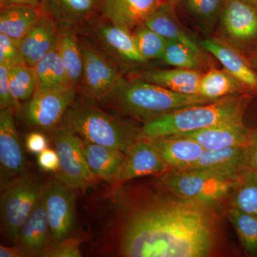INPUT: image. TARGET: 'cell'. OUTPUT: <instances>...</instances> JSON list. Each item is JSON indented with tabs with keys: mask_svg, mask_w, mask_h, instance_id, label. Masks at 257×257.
Instances as JSON below:
<instances>
[{
	"mask_svg": "<svg viewBox=\"0 0 257 257\" xmlns=\"http://www.w3.org/2000/svg\"><path fill=\"white\" fill-rule=\"evenodd\" d=\"M244 167L170 170L159 176L157 187L172 197L216 207L234 192Z\"/></svg>",
	"mask_w": 257,
	"mask_h": 257,
	"instance_id": "5b68a950",
	"label": "cell"
},
{
	"mask_svg": "<svg viewBox=\"0 0 257 257\" xmlns=\"http://www.w3.org/2000/svg\"><path fill=\"white\" fill-rule=\"evenodd\" d=\"M0 163L2 172L10 177L26 175V160L10 109L0 111Z\"/></svg>",
	"mask_w": 257,
	"mask_h": 257,
	"instance_id": "e0dca14e",
	"label": "cell"
},
{
	"mask_svg": "<svg viewBox=\"0 0 257 257\" xmlns=\"http://www.w3.org/2000/svg\"><path fill=\"white\" fill-rule=\"evenodd\" d=\"M84 67L83 92L96 101L107 94L119 82L121 74L116 64L86 41H80Z\"/></svg>",
	"mask_w": 257,
	"mask_h": 257,
	"instance_id": "8fae6325",
	"label": "cell"
},
{
	"mask_svg": "<svg viewBox=\"0 0 257 257\" xmlns=\"http://www.w3.org/2000/svg\"><path fill=\"white\" fill-rule=\"evenodd\" d=\"M163 0H103L100 10L103 18L131 32L145 21L165 3Z\"/></svg>",
	"mask_w": 257,
	"mask_h": 257,
	"instance_id": "2e32d148",
	"label": "cell"
},
{
	"mask_svg": "<svg viewBox=\"0 0 257 257\" xmlns=\"http://www.w3.org/2000/svg\"><path fill=\"white\" fill-rule=\"evenodd\" d=\"M158 194L128 199L116 196V248L126 257H206L219 236L216 207Z\"/></svg>",
	"mask_w": 257,
	"mask_h": 257,
	"instance_id": "6da1fadb",
	"label": "cell"
},
{
	"mask_svg": "<svg viewBox=\"0 0 257 257\" xmlns=\"http://www.w3.org/2000/svg\"><path fill=\"white\" fill-rule=\"evenodd\" d=\"M224 42L243 53L257 46V6L248 0H225L219 20Z\"/></svg>",
	"mask_w": 257,
	"mask_h": 257,
	"instance_id": "ba28073f",
	"label": "cell"
},
{
	"mask_svg": "<svg viewBox=\"0 0 257 257\" xmlns=\"http://www.w3.org/2000/svg\"><path fill=\"white\" fill-rule=\"evenodd\" d=\"M150 140L170 170L189 168L204 151L194 139L184 135H170Z\"/></svg>",
	"mask_w": 257,
	"mask_h": 257,
	"instance_id": "ac0fdd59",
	"label": "cell"
},
{
	"mask_svg": "<svg viewBox=\"0 0 257 257\" xmlns=\"http://www.w3.org/2000/svg\"><path fill=\"white\" fill-rule=\"evenodd\" d=\"M223 214L234 226L244 253L257 257V216L229 205L224 207Z\"/></svg>",
	"mask_w": 257,
	"mask_h": 257,
	"instance_id": "83f0119b",
	"label": "cell"
},
{
	"mask_svg": "<svg viewBox=\"0 0 257 257\" xmlns=\"http://www.w3.org/2000/svg\"><path fill=\"white\" fill-rule=\"evenodd\" d=\"M42 15L40 8L32 7L13 6L1 8L0 33L20 41L33 28Z\"/></svg>",
	"mask_w": 257,
	"mask_h": 257,
	"instance_id": "484cf974",
	"label": "cell"
},
{
	"mask_svg": "<svg viewBox=\"0 0 257 257\" xmlns=\"http://www.w3.org/2000/svg\"><path fill=\"white\" fill-rule=\"evenodd\" d=\"M250 3H252V4L256 5L257 6V0H248Z\"/></svg>",
	"mask_w": 257,
	"mask_h": 257,
	"instance_id": "f6af8a7d",
	"label": "cell"
},
{
	"mask_svg": "<svg viewBox=\"0 0 257 257\" xmlns=\"http://www.w3.org/2000/svg\"><path fill=\"white\" fill-rule=\"evenodd\" d=\"M168 171L170 168L162 160L151 140L143 136L128 149L116 182L123 183L138 177L160 176Z\"/></svg>",
	"mask_w": 257,
	"mask_h": 257,
	"instance_id": "7c38bea8",
	"label": "cell"
},
{
	"mask_svg": "<svg viewBox=\"0 0 257 257\" xmlns=\"http://www.w3.org/2000/svg\"><path fill=\"white\" fill-rule=\"evenodd\" d=\"M45 184L25 175L10 181L2 191L1 220L8 238L15 243L18 231L43 196Z\"/></svg>",
	"mask_w": 257,
	"mask_h": 257,
	"instance_id": "8992f818",
	"label": "cell"
},
{
	"mask_svg": "<svg viewBox=\"0 0 257 257\" xmlns=\"http://www.w3.org/2000/svg\"><path fill=\"white\" fill-rule=\"evenodd\" d=\"M40 0H0L1 8L6 7L24 6L40 8Z\"/></svg>",
	"mask_w": 257,
	"mask_h": 257,
	"instance_id": "b9f144b4",
	"label": "cell"
},
{
	"mask_svg": "<svg viewBox=\"0 0 257 257\" xmlns=\"http://www.w3.org/2000/svg\"><path fill=\"white\" fill-rule=\"evenodd\" d=\"M139 52L147 61L162 60L167 40L145 25L136 29L133 34Z\"/></svg>",
	"mask_w": 257,
	"mask_h": 257,
	"instance_id": "836d02e7",
	"label": "cell"
},
{
	"mask_svg": "<svg viewBox=\"0 0 257 257\" xmlns=\"http://www.w3.org/2000/svg\"><path fill=\"white\" fill-rule=\"evenodd\" d=\"M144 25L164 37L165 40L179 42L203 59L202 47L182 28L175 13V4L165 1L155 10Z\"/></svg>",
	"mask_w": 257,
	"mask_h": 257,
	"instance_id": "ffe728a7",
	"label": "cell"
},
{
	"mask_svg": "<svg viewBox=\"0 0 257 257\" xmlns=\"http://www.w3.org/2000/svg\"><path fill=\"white\" fill-rule=\"evenodd\" d=\"M37 163L46 172H56L60 168L58 155L55 150L47 148L37 157Z\"/></svg>",
	"mask_w": 257,
	"mask_h": 257,
	"instance_id": "f35d334b",
	"label": "cell"
},
{
	"mask_svg": "<svg viewBox=\"0 0 257 257\" xmlns=\"http://www.w3.org/2000/svg\"><path fill=\"white\" fill-rule=\"evenodd\" d=\"M162 60L175 68L202 71V59L185 45L167 40Z\"/></svg>",
	"mask_w": 257,
	"mask_h": 257,
	"instance_id": "e575fe53",
	"label": "cell"
},
{
	"mask_svg": "<svg viewBox=\"0 0 257 257\" xmlns=\"http://www.w3.org/2000/svg\"><path fill=\"white\" fill-rule=\"evenodd\" d=\"M96 36L111 57L127 63L140 64L147 61L139 52L133 34L109 23L98 27Z\"/></svg>",
	"mask_w": 257,
	"mask_h": 257,
	"instance_id": "44dd1931",
	"label": "cell"
},
{
	"mask_svg": "<svg viewBox=\"0 0 257 257\" xmlns=\"http://www.w3.org/2000/svg\"><path fill=\"white\" fill-rule=\"evenodd\" d=\"M25 64L19 47V41L0 33V64L10 69Z\"/></svg>",
	"mask_w": 257,
	"mask_h": 257,
	"instance_id": "d590c367",
	"label": "cell"
},
{
	"mask_svg": "<svg viewBox=\"0 0 257 257\" xmlns=\"http://www.w3.org/2000/svg\"><path fill=\"white\" fill-rule=\"evenodd\" d=\"M245 147L246 146L204 150L200 158L187 169L241 168L246 165Z\"/></svg>",
	"mask_w": 257,
	"mask_h": 257,
	"instance_id": "1f68e13d",
	"label": "cell"
},
{
	"mask_svg": "<svg viewBox=\"0 0 257 257\" xmlns=\"http://www.w3.org/2000/svg\"><path fill=\"white\" fill-rule=\"evenodd\" d=\"M54 143L60 168L56 178L72 189L88 187L96 178L82 151V140L62 125L54 130Z\"/></svg>",
	"mask_w": 257,
	"mask_h": 257,
	"instance_id": "9c48e42d",
	"label": "cell"
},
{
	"mask_svg": "<svg viewBox=\"0 0 257 257\" xmlns=\"http://www.w3.org/2000/svg\"><path fill=\"white\" fill-rule=\"evenodd\" d=\"M25 256H42L51 248V234L45 197L22 224L15 241Z\"/></svg>",
	"mask_w": 257,
	"mask_h": 257,
	"instance_id": "9a60e30c",
	"label": "cell"
},
{
	"mask_svg": "<svg viewBox=\"0 0 257 257\" xmlns=\"http://www.w3.org/2000/svg\"><path fill=\"white\" fill-rule=\"evenodd\" d=\"M32 69L36 75L37 89L71 86L57 47L35 64Z\"/></svg>",
	"mask_w": 257,
	"mask_h": 257,
	"instance_id": "f1b7e54d",
	"label": "cell"
},
{
	"mask_svg": "<svg viewBox=\"0 0 257 257\" xmlns=\"http://www.w3.org/2000/svg\"><path fill=\"white\" fill-rule=\"evenodd\" d=\"M252 55H257V46L256 47V49H255L254 52H253Z\"/></svg>",
	"mask_w": 257,
	"mask_h": 257,
	"instance_id": "7dc6e473",
	"label": "cell"
},
{
	"mask_svg": "<svg viewBox=\"0 0 257 257\" xmlns=\"http://www.w3.org/2000/svg\"><path fill=\"white\" fill-rule=\"evenodd\" d=\"M97 101L104 107L146 123L183 108L214 100L173 92L142 77L128 80L121 77L110 92Z\"/></svg>",
	"mask_w": 257,
	"mask_h": 257,
	"instance_id": "7a4b0ae2",
	"label": "cell"
},
{
	"mask_svg": "<svg viewBox=\"0 0 257 257\" xmlns=\"http://www.w3.org/2000/svg\"><path fill=\"white\" fill-rule=\"evenodd\" d=\"M202 71L175 68L153 69L142 74V78L173 92L184 94H198Z\"/></svg>",
	"mask_w": 257,
	"mask_h": 257,
	"instance_id": "cb8c5ba5",
	"label": "cell"
},
{
	"mask_svg": "<svg viewBox=\"0 0 257 257\" xmlns=\"http://www.w3.org/2000/svg\"><path fill=\"white\" fill-rule=\"evenodd\" d=\"M25 146L29 152L39 155L48 147V140L44 134L32 132L27 135Z\"/></svg>",
	"mask_w": 257,
	"mask_h": 257,
	"instance_id": "ab89813d",
	"label": "cell"
},
{
	"mask_svg": "<svg viewBox=\"0 0 257 257\" xmlns=\"http://www.w3.org/2000/svg\"><path fill=\"white\" fill-rule=\"evenodd\" d=\"M206 52L219 61L225 71L239 81L248 92L257 94V71L243 52L221 39L208 38L200 43Z\"/></svg>",
	"mask_w": 257,
	"mask_h": 257,
	"instance_id": "4fadbf2b",
	"label": "cell"
},
{
	"mask_svg": "<svg viewBox=\"0 0 257 257\" xmlns=\"http://www.w3.org/2000/svg\"><path fill=\"white\" fill-rule=\"evenodd\" d=\"M59 53L67 72L69 82L77 87L82 82L84 61L80 42L71 26H62L58 30Z\"/></svg>",
	"mask_w": 257,
	"mask_h": 257,
	"instance_id": "d4e9b609",
	"label": "cell"
},
{
	"mask_svg": "<svg viewBox=\"0 0 257 257\" xmlns=\"http://www.w3.org/2000/svg\"><path fill=\"white\" fill-rule=\"evenodd\" d=\"M96 1H97V2H98V3H99V4H100V5H101V2H102V1H103V0H96Z\"/></svg>",
	"mask_w": 257,
	"mask_h": 257,
	"instance_id": "c3c4849f",
	"label": "cell"
},
{
	"mask_svg": "<svg viewBox=\"0 0 257 257\" xmlns=\"http://www.w3.org/2000/svg\"><path fill=\"white\" fill-rule=\"evenodd\" d=\"M9 82L18 111L21 106L20 102L29 100L37 90L36 75L32 67L20 64L9 69Z\"/></svg>",
	"mask_w": 257,
	"mask_h": 257,
	"instance_id": "d6a6232c",
	"label": "cell"
},
{
	"mask_svg": "<svg viewBox=\"0 0 257 257\" xmlns=\"http://www.w3.org/2000/svg\"><path fill=\"white\" fill-rule=\"evenodd\" d=\"M82 240L79 238L69 237L59 243L58 244L49 248L44 253L43 256L46 257H80L82 253L80 251V243Z\"/></svg>",
	"mask_w": 257,
	"mask_h": 257,
	"instance_id": "8d00e7d4",
	"label": "cell"
},
{
	"mask_svg": "<svg viewBox=\"0 0 257 257\" xmlns=\"http://www.w3.org/2000/svg\"><path fill=\"white\" fill-rule=\"evenodd\" d=\"M77 92V88L72 86L37 89L28 102L20 106L17 112L30 127L55 130L60 126Z\"/></svg>",
	"mask_w": 257,
	"mask_h": 257,
	"instance_id": "52a82bcc",
	"label": "cell"
},
{
	"mask_svg": "<svg viewBox=\"0 0 257 257\" xmlns=\"http://www.w3.org/2000/svg\"><path fill=\"white\" fill-rule=\"evenodd\" d=\"M243 93L251 94L239 81L224 69H211L203 74L198 87V95L214 101Z\"/></svg>",
	"mask_w": 257,
	"mask_h": 257,
	"instance_id": "4316f807",
	"label": "cell"
},
{
	"mask_svg": "<svg viewBox=\"0 0 257 257\" xmlns=\"http://www.w3.org/2000/svg\"><path fill=\"white\" fill-rule=\"evenodd\" d=\"M82 151L94 177L106 181L117 180L126 158L125 152L84 140H82Z\"/></svg>",
	"mask_w": 257,
	"mask_h": 257,
	"instance_id": "7402d4cb",
	"label": "cell"
},
{
	"mask_svg": "<svg viewBox=\"0 0 257 257\" xmlns=\"http://www.w3.org/2000/svg\"><path fill=\"white\" fill-rule=\"evenodd\" d=\"M0 256L1 257H23L25 256L21 250L18 246L13 247L1 245L0 246Z\"/></svg>",
	"mask_w": 257,
	"mask_h": 257,
	"instance_id": "7bdbcfd3",
	"label": "cell"
},
{
	"mask_svg": "<svg viewBox=\"0 0 257 257\" xmlns=\"http://www.w3.org/2000/svg\"><path fill=\"white\" fill-rule=\"evenodd\" d=\"M99 8L96 0H41L40 5L42 14L62 26L71 27L87 21Z\"/></svg>",
	"mask_w": 257,
	"mask_h": 257,
	"instance_id": "603a6c76",
	"label": "cell"
},
{
	"mask_svg": "<svg viewBox=\"0 0 257 257\" xmlns=\"http://www.w3.org/2000/svg\"><path fill=\"white\" fill-rule=\"evenodd\" d=\"M178 1L179 0H169V2H171V3H173V4H175V3Z\"/></svg>",
	"mask_w": 257,
	"mask_h": 257,
	"instance_id": "bcb514c9",
	"label": "cell"
},
{
	"mask_svg": "<svg viewBox=\"0 0 257 257\" xmlns=\"http://www.w3.org/2000/svg\"><path fill=\"white\" fill-rule=\"evenodd\" d=\"M225 0H179L186 14L201 31L211 33L219 23Z\"/></svg>",
	"mask_w": 257,
	"mask_h": 257,
	"instance_id": "f546056e",
	"label": "cell"
},
{
	"mask_svg": "<svg viewBox=\"0 0 257 257\" xmlns=\"http://www.w3.org/2000/svg\"><path fill=\"white\" fill-rule=\"evenodd\" d=\"M58 45V30L55 22L42 14L37 23L19 41L25 63L33 67Z\"/></svg>",
	"mask_w": 257,
	"mask_h": 257,
	"instance_id": "d6986e66",
	"label": "cell"
},
{
	"mask_svg": "<svg viewBox=\"0 0 257 257\" xmlns=\"http://www.w3.org/2000/svg\"><path fill=\"white\" fill-rule=\"evenodd\" d=\"M44 197L53 247L72 235L75 224V196L73 189L56 178L45 183Z\"/></svg>",
	"mask_w": 257,
	"mask_h": 257,
	"instance_id": "30bf717a",
	"label": "cell"
},
{
	"mask_svg": "<svg viewBox=\"0 0 257 257\" xmlns=\"http://www.w3.org/2000/svg\"><path fill=\"white\" fill-rule=\"evenodd\" d=\"M246 165L257 174V126L251 130V138L245 147Z\"/></svg>",
	"mask_w": 257,
	"mask_h": 257,
	"instance_id": "60d3db41",
	"label": "cell"
},
{
	"mask_svg": "<svg viewBox=\"0 0 257 257\" xmlns=\"http://www.w3.org/2000/svg\"><path fill=\"white\" fill-rule=\"evenodd\" d=\"M60 125L84 141L114 147L125 153L143 137L142 128L108 114L95 99L84 94L76 96Z\"/></svg>",
	"mask_w": 257,
	"mask_h": 257,
	"instance_id": "3957f363",
	"label": "cell"
},
{
	"mask_svg": "<svg viewBox=\"0 0 257 257\" xmlns=\"http://www.w3.org/2000/svg\"><path fill=\"white\" fill-rule=\"evenodd\" d=\"M251 130L252 128L245 124L244 115H240L210 127L182 135L194 139L204 150H219L246 146L251 138Z\"/></svg>",
	"mask_w": 257,
	"mask_h": 257,
	"instance_id": "5bb4252c",
	"label": "cell"
},
{
	"mask_svg": "<svg viewBox=\"0 0 257 257\" xmlns=\"http://www.w3.org/2000/svg\"><path fill=\"white\" fill-rule=\"evenodd\" d=\"M5 109L17 111V106L10 89L9 68L0 64V109Z\"/></svg>",
	"mask_w": 257,
	"mask_h": 257,
	"instance_id": "74e56055",
	"label": "cell"
},
{
	"mask_svg": "<svg viewBox=\"0 0 257 257\" xmlns=\"http://www.w3.org/2000/svg\"><path fill=\"white\" fill-rule=\"evenodd\" d=\"M253 94H234L207 104L189 106L145 123L144 137L149 139L184 135L210 127L225 120L245 115Z\"/></svg>",
	"mask_w": 257,
	"mask_h": 257,
	"instance_id": "277c9868",
	"label": "cell"
},
{
	"mask_svg": "<svg viewBox=\"0 0 257 257\" xmlns=\"http://www.w3.org/2000/svg\"><path fill=\"white\" fill-rule=\"evenodd\" d=\"M227 205L257 216V174L245 165Z\"/></svg>",
	"mask_w": 257,
	"mask_h": 257,
	"instance_id": "4dcf8cb0",
	"label": "cell"
},
{
	"mask_svg": "<svg viewBox=\"0 0 257 257\" xmlns=\"http://www.w3.org/2000/svg\"><path fill=\"white\" fill-rule=\"evenodd\" d=\"M248 60H249L250 62H251V65L253 66V68L257 71V55H251Z\"/></svg>",
	"mask_w": 257,
	"mask_h": 257,
	"instance_id": "ee69618b",
	"label": "cell"
}]
</instances>
